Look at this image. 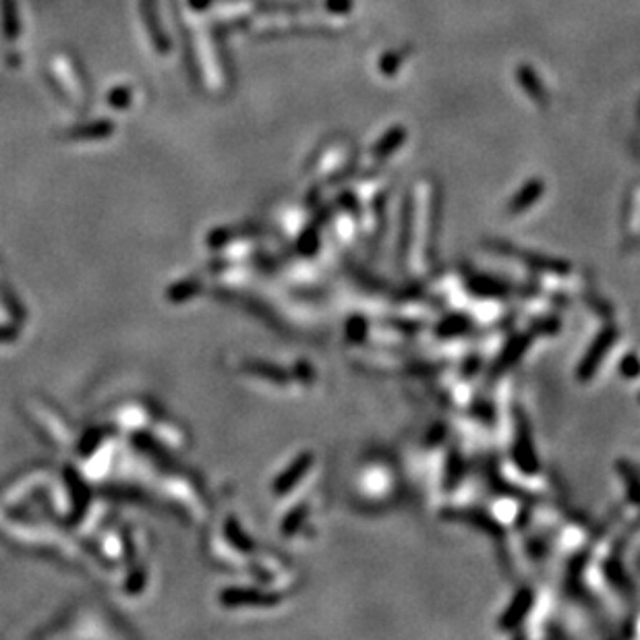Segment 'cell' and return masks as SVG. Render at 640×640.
Here are the masks:
<instances>
[{"mask_svg":"<svg viewBox=\"0 0 640 640\" xmlns=\"http://www.w3.org/2000/svg\"><path fill=\"white\" fill-rule=\"evenodd\" d=\"M531 603H533V595L529 593V589H524L518 597L514 599L512 607L508 609V614L502 618V628H514V626H518V621L524 618V614L529 611Z\"/></svg>","mask_w":640,"mask_h":640,"instance_id":"6da1fadb","label":"cell"},{"mask_svg":"<svg viewBox=\"0 0 640 640\" xmlns=\"http://www.w3.org/2000/svg\"><path fill=\"white\" fill-rule=\"evenodd\" d=\"M611 338H614V332H605V334H603V336H601V338L597 340L599 342L597 346H595V348H591V352L586 355L584 363H582V367H580V377H582V380H584V377H591V373L595 371V367H597L599 361H601V359H599V357H601V352L607 348V342H611Z\"/></svg>","mask_w":640,"mask_h":640,"instance_id":"7a4b0ae2","label":"cell"}]
</instances>
